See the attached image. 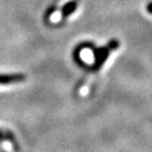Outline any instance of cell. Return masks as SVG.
I'll return each mask as SVG.
<instances>
[{
  "label": "cell",
  "instance_id": "1",
  "mask_svg": "<svg viewBox=\"0 0 152 152\" xmlns=\"http://www.w3.org/2000/svg\"><path fill=\"white\" fill-rule=\"evenodd\" d=\"M117 48H119V41L113 40L109 41L107 45H104L102 48H94L93 47V57H94V62H93L92 70L93 71H98V70L104 66L106 62L107 58L109 57L110 53L112 51L116 50Z\"/></svg>",
  "mask_w": 152,
  "mask_h": 152
},
{
  "label": "cell",
  "instance_id": "2",
  "mask_svg": "<svg viewBox=\"0 0 152 152\" xmlns=\"http://www.w3.org/2000/svg\"><path fill=\"white\" fill-rule=\"evenodd\" d=\"M24 74H0V85H11V83H21L26 80Z\"/></svg>",
  "mask_w": 152,
  "mask_h": 152
},
{
  "label": "cell",
  "instance_id": "3",
  "mask_svg": "<svg viewBox=\"0 0 152 152\" xmlns=\"http://www.w3.org/2000/svg\"><path fill=\"white\" fill-rule=\"evenodd\" d=\"M77 0H72L70 2H68L66 4H64V7H62L61 10V16L62 18H66V17H69L72 13L74 12L77 7Z\"/></svg>",
  "mask_w": 152,
  "mask_h": 152
},
{
  "label": "cell",
  "instance_id": "4",
  "mask_svg": "<svg viewBox=\"0 0 152 152\" xmlns=\"http://www.w3.org/2000/svg\"><path fill=\"white\" fill-rule=\"evenodd\" d=\"M2 140H12L14 142V136L11 132L0 130V142H2Z\"/></svg>",
  "mask_w": 152,
  "mask_h": 152
},
{
  "label": "cell",
  "instance_id": "5",
  "mask_svg": "<svg viewBox=\"0 0 152 152\" xmlns=\"http://www.w3.org/2000/svg\"><path fill=\"white\" fill-rule=\"evenodd\" d=\"M147 12L149 13L150 15H152V1L147 4Z\"/></svg>",
  "mask_w": 152,
  "mask_h": 152
}]
</instances>
